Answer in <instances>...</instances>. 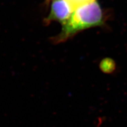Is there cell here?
Segmentation results:
<instances>
[{
	"instance_id": "3957f363",
	"label": "cell",
	"mask_w": 127,
	"mask_h": 127,
	"mask_svg": "<svg viewBox=\"0 0 127 127\" xmlns=\"http://www.w3.org/2000/svg\"><path fill=\"white\" fill-rule=\"evenodd\" d=\"M101 70L105 74H112L116 69V65L113 60L107 58L102 61L99 65Z\"/></svg>"
},
{
	"instance_id": "277c9868",
	"label": "cell",
	"mask_w": 127,
	"mask_h": 127,
	"mask_svg": "<svg viewBox=\"0 0 127 127\" xmlns=\"http://www.w3.org/2000/svg\"><path fill=\"white\" fill-rule=\"evenodd\" d=\"M65 1L74 10L76 8L78 7L79 6L92 2L95 0H65Z\"/></svg>"
},
{
	"instance_id": "7a4b0ae2",
	"label": "cell",
	"mask_w": 127,
	"mask_h": 127,
	"mask_svg": "<svg viewBox=\"0 0 127 127\" xmlns=\"http://www.w3.org/2000/svg\"><path fill=\"white\" fill-rule=\"evenodd\" d=\"M50 13L44 20V23L47 24L51 21L58 22L62 25L65 24L72 15L74 9L68 4L65 0H51Z\"/></svg>"
},
{
	"instance_id": "5b68a950",
	"label": "cell",
	"mask_w": 127,
	"mask_h": 127,
	"mask_svg": "<svg viewBox=\"0 0 127 127\" xmlns=\"http://www.w3.org/2000/svg\"><path fill=\"white\" fill-rule=\"evenodd\" d=\"M51 1V0H47V2H49V1Z\"/></svg>"
},
{
	"instance_id": "6da1fadb",
	"label": "cell",
	"mask_w": 127,
	"mask_h": 127,
	"mask_svg": "<svg viewBox=\"0 0 127 127\" xmlns=\"http://www.w3.org/2000/svg\"><path fill=\"white\" fill-rule=\"evenodd\" d=\"M104 22V12L96 0L82 5L73 11L69 20L63 25L61 32L53 38V41L55 43L63 42L82 30L102 26Z\"/></svg>"
}]
</instances>
